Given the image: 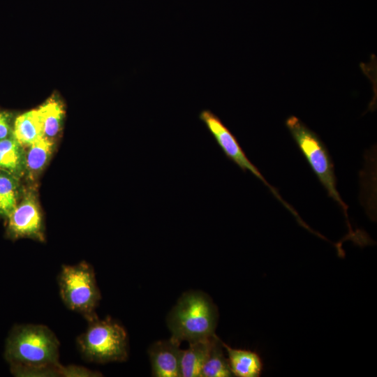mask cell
<instances>
[{"mask_svg": "<svg viewBox=\"0 0 377 377\" xmlns=\"http://www.w3.org/2000/svg\"><path fill=\"white\" fill-rule=\"evenodd\" d=\"M59 346L46 325H15L7 337L4 357L17 376H65L66 367L59 360Z\"/></svg>", "mask_w": 377, "mask_h": 377, "instance_id": "obj_1", "label": "cell"}, {"mask_svg": "<svg viewBox=\"0 0 377 377\" xmlns=\"http://www.w3.org/2000/svg\"><path fill=\"white\" fill-rule=\"evenodd\" d=\"M218 321L217 308L205 293H184L167 317L172 339L188 343L207 339L215 334Z\"/></svg>", "mask_w": 377, "mask_h": 377, "instance_id": "obj_2", "label": "cell"}, {"mask_svg": "<svg viewBox=\"0 0 377 377\" xmlns=\"http://www.w3.org/2000/svg\"><path fill=\"white\" fill-rule=\"evenodd\" d=\"M76 345L82 358L89 362H124L128 357L127 332L110 316L89 320L85 331L77 337Z\"/></svg>", "mask_w": 377, "mask_h": 377, "instance_id": "obj_3", "label": "cell"}, {"mask_svg": "<svg viewBox=\"0 0 377 377\" xmlns=\"http://www.w3.org/2000/svg\"><path fill=\"white\" fill-rule=\"evenodd\" d=\"M286 125L313 172L326 189L329 197L342 209L347 219L349 235L352 239L356 234L353 233L348 220V205L343 201L337 190L334 166L327 148L319 136L298 118L290 117Z\"/></svg>", "mask_w": 377, "mask_h": 377, "instance_id": "obj_4", "label": "cell"}, {"mask_svg": "<svg viewBox=\"0 0 377 377\" xmlns=\"http://www.w3.org/2000/svg\"><path fill=\"white\" fill-rule=\"evenodd\" d=\"M59 295L70 310L87 321L98 316L96 309L101 298L93 267L85 261L63 265L57 277Z\"/></svg>", "mask_w": 377, "mask_h": 377, "instance_id": "obj_5", "label": "cell"}, {"mask_svg": "<svg viewBox=\"0 0 377 377\" xmlns=\"http://www.w3.org/2000/svg\"><path fill=\"white\" fill-rule=\"evenodd\" d=\"M199 119L204 123L216 142L229 160L235 163L244 172L250 171L268 187L272 193L286 208L289 207V204L281 197L277 190L268 183L258 168L249 159L236 137L225 126L218 116L209 110H204L200 113Z\"/></svg>", "mask_w": 377, "mask_h": 377, "instance_id": "obj_6", "label": "cell"}, {"mask_svg": "<svg viewBox=\"0 0 377 377\" xmlns=\"http://www.w3.org/2000/svg\"><path fill=\"white\" fill-rule=\"evenodd\" d=\"M6 235L12 239L31 238L43 242L44 224L36 195L23 193L17 207L6 219Z\"/></svg>", "mask_w": 377, "mask_h": 377, "instance_id": "obj_7", "label": "cell"}, {"mask_svg": "<svg viewBox=\"0 0 377 377\" xmlns=\"http://www.w3.org/2000/svg\"><path fill=\"white\" fill-rule=\"evenodd\" d=\"M180 343L170 338L154 342L149 347L148 353L154 376L181 377Z\"/></svg>", "mask_w": 377, "mask_h": 377, "instance_id": "obj_8", "label": "cell"}, {"mask_svg": "<svg viewBox=\"0 0 377 377\" xmlns=\"http://www.w3.org/2000/svg\"><path fill=\"white\" fill-rule=\"evenodd\" d=\"M216 335L190 342L182 350L181 377H200L202 368L209 354Z\"/></svg>", "mask_w": 377, "mask_h": 377, "instance_id": "obj_9", "label": "cell"}, {"mask_svg": "<svg viewBox=\"0 0 377 377\" xmlns=\"http://www.w3.org/2000/svg\"><path fill=\"white\" fill-rule=\"evenodd\" d=\"M228 353V360L233 376L238 377H258L263 370L259 355L251 350L232 348L222 342Z\"/></svg>", "mask_w": 377, "mask_h": 377, "instance_id": "obj_10", "label": "cell"}, {"mask_svg": "<svg viewBox=\"0 0 377 377\" xmlns=\"http://www.w3.org/2000/svg\"><path fill=\"white\" fill-rule=\"evenodd\" d=\"M13 135L24 149L44 136L38 109L26 112L15 119Z\"/></svg>", "mask_w": 377, "mask_h": 377, "instance_id": "obj_11", "label": "cell"}, {"mask_svg": "<svg viewBox=\"0 0 377 377\" xmlns=\"http://www.w3.org/2000/svg\"><path fill=\"white\" fill-rule=\"evenodd\" d=\"M0 170L19 178L25 175V149L13 135L0 140Z\"/></svg>", "mask_w": 377, "mask_h": 377, "instance_id": "obj_12", "label": "cell"}, {"mask_svg": "<svg viewBox=\"0 0 377 377\" xmlns=\"http://www.w3.org/2000/svg\"><path fill=\"white\" fill-rule=\"evenodd\" d=\"M54 145L53 140L43 136L25 149V175L30 179L36 178L45 167Z\"/></svg>", "mask_w": 377, "mask_h": 377, "instance_id": "obj_13", "label": "cell"}, {"mask_svg": "<svg viewBox=\"0 0 377 377\" xmlns=\"http://www.w3.org/2000/svg\"><path fill=\"white\" fill-rule=\"evenodd\" d=\"M20 178L0 170V217L7 219L23 195Z\"/></svg>", "mask_w": 377, "mask_h": 377, "instance_id": "obj_14", "label": "cell"}, {"mask_svg": "<svg viewBox=\"0 0 377 377\" xmlns=\"http://www.w3.org/2000/svg\"><path fill=\"white\" fill-rule=\"evenodd\" d=\"M222 342L216 336L209 354L202 368L200 377L233 376L228 358L224 355Z\"/></svg>", "mask_w": 377, "mask_h": 377, "instance_id": "obj_15", "label": "cell"}, {"mask_svg": "<svg viewBox=\"0 0 377 377\" xmlns=\"http://www.w3.org/2000/svg\"><path fill=\"white\" fill-rule=\"evenodd\" d=\"M40 114L44 136L53 140L61 127L64 110L56 100L50 99L38 108Z\"/></svg>", "mask_w": 377, "mask_h": 377, "instance_id": "obj_16", "label": "cell"}, {"mask_svg": "<svg viewBox=\"0 0 377 377\" xmlns=\"http://www.w3.org/2000/svg\"><path fill=\"white\" fill-rule=\"evenodd\" d=\"M13 127L10 114L0 110V140L13 135Z\"/></svg>", "mask_w": 377, "mask_h": 377, "instance_id": "obj_17", "label": "cell"}, {"mask_svg": "<svg viewBox=\"0 0 377 377\" xmlns=\"http://www.w3.org/2000/svg\"><path fill=\"white\" fill-rule=\"evenodd\" d=\"M71 376H72V366H71Z\"/></svg>", "mask_w": 377, "mask_h": 377, "instance_id": "obj_18", "label": "cell"}]
</instances>
